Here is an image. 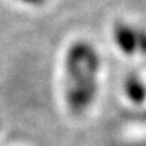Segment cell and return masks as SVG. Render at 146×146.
<instances>
[{
	"mask_svg": "<svg viewBox=\"0 0 146 146\" xmlns=\"http://www.w3.org/2000/svg\"><path fill=\"white\" fill-rule=\"evenodd\" d=\"M25 1H30V3H39L41 0H25Z\"/></svg>",
	"mask_w": 146,
	"mask_h": 146,
	"instance_id": "cell-3",
	"label": "cell"
},
{
	"mask_svg": "<svg viewBox=\"0 0 146 146\" xmlns=\"http://www.w3.org/2000/svg\"><path fill=\"white\" fill-rule=\"evenodd\" d=\"M116 34H115V38H116V42L119 47L126 53H133L137 47L139 46V38L137 36V34L131 29L126 26H120L116 29Z\"/></svg>",
	"mask_w": 146,
	"mask_h": 146,
	"instance_id": "cell-1",
	"label": "cell"
},
{
	"mask_svg": "<svg viewBox=\"0 0 146 146\" xmlns=\"http://www.w3.org/2000/svg\"><path fill=\"white\" fill-rule=\"evenodd\" d=\"M127 94L133 102L139 103L145 98V88L137 78H133V80H129V83H127Z\"/></svg>",
	"mask_w": 146,
	"mask_h": 146,
	"instance_id": "cell-2",
	"label": "cell"
}]
</instances>
